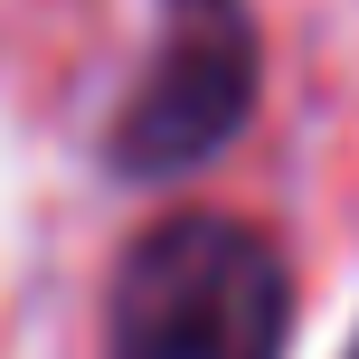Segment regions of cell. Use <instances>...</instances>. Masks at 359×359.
Returning <instances> with one entry per match:
<instances>
[{
	"mask_svg": "<svg viewBox=\"0 0 359 359\" xmlns=\"http://www.w3.org/2000/svg\"><path fill=\"white\" fill-rule=\"evenodd\" d=\"M284 255L246 217H161L133 236L104 303V359H284Z\"/></svg>",
	"mask_w": 359,
	"mask_h": 359,
	"instance_id": "1",
	"label": "cell"
},
{
	"mask_svg": "<svg viewBox=\"0 0 359 359\" xmlns=\"http://www.w3.org/2000/svg\"><path fill=\"white\" fill-rule=\"evenodd\" d=\"M255 104V29L246 19H170L161 57L114 114V170L123 180H170L198 170Z\"/></svg>",
	"mask_w": 359,
	"mask_h": 359,
	"instance_id": "2",
	"label": "cell"
},
{
	"mask_svg": "<svg viewBox=\"0 0 359 359\" xmlns=\"http://www.w3.org/2000/svg\"><path fill=\"white\" fill-rule=\"evenodd\" d=\"M170 19H246V0H170Z\"/></svg>",
	"mask_w": 359,
	"mask_h": 359,
	"instance_id": "3",
	"label": "cell"
},
{
	"mask_svg": "<svg viewBox=\"0 0 359 359\" xmlns=\"http://www.w3.org/2000/svg\"><path fill=\"white\" fill-rule=\"evenodd\" d=\"M350 359H359V350H350Z\"/></svg>",
	"mask_w": 359,
	"mask_h": 359,
	"instance_id": "4",
	"label": "cell"
}]
</instances>
